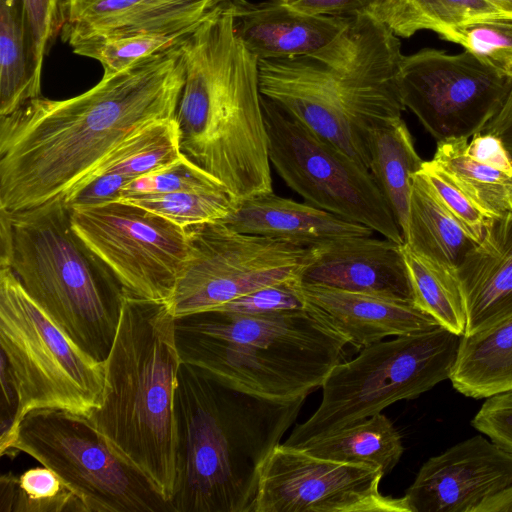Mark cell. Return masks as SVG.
<instances>
[{"label": "cell", "mask_w": 512, "mask_h": 512, "mask_svg": "<svg viewBox=\"0 0 512 512\" xmlns=\"http://www.w3.org/2000/svg\"><path fill=\"white\" fill-rule=\"evenodd\" d=\"M185 78L179 45L147 57L84 93L39 96L0 117V209L64 200L123 141L174 118Z\"/></svg>", "instance_id": "obj_1"}, {"label": "cell", "mask_w": 512, "mask_h": 512, "mask_svg": "<svg viewBox=\"0 0 512 512\" xmlns=\"http://www.w3.org/2000/svg\"><path fill=\"white\" fill-rule=\"evenodd\" d=\"M306 398L274 401L180 364L171 512H253L261 470Z\"/></svg>", "instance_id": "obj_2"}, {"label": "cell", "mask_w": 512, "mask_h": 512, "mask_svg": "<svg viewBox=\"0 0 512 512\" xmlns=\"http://www.w3.org/2000/svg\"><path fill=\"white\" fill-rule=\"evenodd\" d=\"M179 49L182 153L237 199L273 192L259 60L237 36L226 5L211 9Z\"/></svg>", "instance_id": "obj_3"}, {"label": "cell", "mask_w": 512, "mask_h": 512, "mask_svg": "<svg viewBox=\"0 0 512 512\" xmlns=\"http://www.w3.org/2000/svg\"><path fill=\"white\" fill-rule=\"evenodd\" d=\"M401 42L385 24L353 17L330 46L260 60L261 94L369 169V137L406 109L399 90Z\"/></svg>", "instance_id": "obj_4"}, {"label": "cell", "mask_w": 512, "mask_h": 512, "mask_svg": "<svg viewBox=\"0 0 512 512\" xmlns=\"http://www.w3.org/2000/svg\"><path fill=\"white\" fill-rule=\"evenodd\" d=\"M181 363L167 303L123 291L118 328L103 362L101 403L88 417L168 503L175 480L174 395Z\"/></svg>", "instance_id": "obj_5"}, {"label": "cell", "mask_w": 512, "mask_h": 512, "mask_svg": "<svg viewBox=\"0 0 512 512\" xmlns=\"http://www.w3.org/2000/svg\"><path fill=\"white\" fill-rule=\"evenodd\" d=\"M175 339L182 362L274 401L306 398L321 388L349 344L309 303L268 315L210 310L178 317Z\"/></svg>", "instance_id": "obj_6"}, {"label": "cell", "mask_w": 512, "mask_h": 512, "mask_svg": "<svg viewBox=\"0 0 512 512\" xmlns=\"http://www.w3.org/2000/svg\"><path fill=\"white\" fill-rule=\"evenodd\" d=\"M10 217L12 271L76 345L104 362L121 315V284L76 234L63 200Z\"/></svg>", "instance_id": "obj_7"}, {"label": "cell", "mask_w": 512, "mask_h": 512, "mask_svg": "<svg viewBox=\"0 0 512 512\" xmlns=\"http://www.w3.org/2000/svg\"><path fill=\"white\" fill-rule=\"evenodd\" d=\"M460 337L437 326L379 341L354 359L340 361L322 384L316 411L283 444L301 447L450 379Z\"/></svg>", "instance_id": "obj_8"}, {"label": "cell", "mask_w": 512, "mask_h": 512, "mask_svg": "<svg viewBox=\"0 0 512 512\" xmlns=\"http://www.w3.org/2000/svg\"><path fill=\"white\" fill-rule=\"evenodd\" d=\"M0 344L16 389L12 430L0 444L8 453L24 416L62 409L90 416L99 407L104 364L86 354L30 297L11 268H0Z\"/></svg>", "instance_id": "obj_9"}, {"label": "cell", "mask_w": 512, "mask_h": 512, "mask_svg": "<svg viewBox=\"0 0 512 512\" xmlns=\"http://www.w3.org/2000/svg\"><path fill=\"white\" fill-rule=\"evenodd\" d=\"M10 451L53 470L86 512H171L168 501L111 448L88 416L32 410L19 423Z\"/></svg>", "instance_id": "obj_10"}, {"label": "cell", "mask_w": 512, "mask_h": 512, "mask_svg": "<svg viewBox=\"0 0 512 512\" xmlns=\"http://www.w3.org/2000/svg\"><path fill=\"white\" fill-rule=\"evenodd\" d=\"M271 165L307 203L404 244L370 170L262 95Z\"/></svg>", "instance_id": "obj_11"}, {"label": "cell", "mask_w": 512, "mask_h": 512, "mask_svg": "<svg viewBox=\"0 0 512 512\" xmlns=\"http://www.w3.org/2000/svg\"><path fill=\"white\" fill-rule=\"evenodd\" d=\"M189 254L167 303L175 318L216 309L256 289L290 279L311 247L235 231L221 221L186 228Z\"/></svg>", "instance_id": "obj_12"}, {"label": "cell", "mask_w": 512, "mask_h": 512, "mask_svg": "<svg viewBox=\"0 0 512 512\" xmlns=\"http://www.w3.org/2000/svg\"><path fill=\"white\" fill-rule=\"evenodd\" d=\"M69 209L74 231L123 291L169 302L189 254L186 228L124 201Z\"/></svg>", "instance_id": "obj_13"}, {"label": "cell", "mask_w": 512, "mask_h": 512, "mask_svg": "<svg viewBox=\"0 0 512 512\" xmlns=\"http://www.w3.org/2000/svg\"><path fill=\"white\" fill-rule=\"evenodd\" d=\"M511 82L468 51L422 49L403 56L399 71L404 107L437 142L482 132L502 108Z\"/></svg>", "instance_id": "obj_14"}, {"label": "cell", "mask_w": 512, "mask_h": 512, "mask_svg": "<svg viewBox=\"0 0 512 512\" xmlns=\"http://www.w3.org/2000/svg\"><path fill=\"white\" fill-rule=\"evenodd\" d=\"M383 476L280 443L261 470L253 512H411L404 496L381 493Z\"/></svg>", "instance_id": "obj_15"}, {"label": "cell", "mask_w": 512, "mask_h": 512, "mask_svg": "<svg viewBox=\"0 0 512 512\" xmlns=\"http://www.w3.org/2000/svg\"><path fill=\"white\" fill-rule=\"evenodd\" d=\"M512 486V453L481 435L429 458L404 497L411 512H475Z\"/></svg>", "instance_id": "obj_16"}, {"label": "cell", "mask_w": 512, "mask_h": 512, "mask_svg": "<svg viewBox=\"0 0 512 512\" xmlns=\"http://www.w3.org/2000/svg\"><path fill=\"white\" fill-rule=\"evenodd\" d=\"M299 281L416 304L403 244L385 237L352 236L311 247Z\"/></svg>", "instance_id": "obj_17"}, {"label": "cell", "mask_w": 512, "mask_h": 512, "mask_svg": "<svg viewBox=\"0 0 512 512\" xmlns=\"http://www.w3.org/2000/svg\"><path fill=\"white\" fill-rule=\"evenodd\" d=\"M224 5L237 36L259 61L315 54L334 43L353 18L306 14L285 0H231Z\"/></svg>", "instance_id": "obj_18"}, {"label": "cell", "mask_w": 512, "mask_h": 512, "mask_svg": "<svg viewBox=\"0 0 512 512\" xmlns=\"http://www.w3.org/2000/svg\"><path fill=\"white\" fill-rule=\"evenodd\" d=\"M220 221L241 233L280 239L304 247L320 246L352 236H372L374 233L365 225L273 192L237 199L235 208Z\"/></svg>", "instance_id": "obj_19"}, {"label": "cell", "mask_w": 512, "mask_h": 512, "mask_svg": "<svg viewBox=\"0 0 512 512\" xmlns=\"http://www.w3.org/2000/svg\"><path fill=\"white\" fill-rule=\"evenodd\" d=\"M215 0H68L60 38L194 29Z\"/></svg>", "instance_id": "obj_20"}, {"label": "cell", "mask_w": 512, "mask_h": 512, "mask_svg": "<svg viewBox=\"0 0 512 512\" xmlns=\"http://www.w3.org/2000/svg\"><path fill=\"white\" fill-rule=\"evenodd\" d=\"M306 301L320 310L355 348L363 349L387 336L429 330L440 324L414 303L304 285Z\"/></svg>", "instance_id": "obj_21"}, {"label": "cell", "mask_w": 512, "mask_h": 512, "mask_svg": "<svg viewBox=\"0 0 512 512\" xmlns=\"http://www.w3.org/2000/svg\"><path fill=\"white\" fill-rule=\"evenodd\" d=\"M467 310L464 335L512 316V216L496 218L457 267Z\"/></svg>", "instance_id": "obj_22"}, {"label": "cell", "mask_w": 512, "mask_h": 512, "mask_svg": "<svg viewBox=\"0 0 512 512\" xmlns=\"http://www.w3.org/2000/svg\"><path fill=\"white\" fill-rule=\"evenodd\" d=\"M450 380L459 393L476 399L512 390V316L460 337Z\"/></svg>", "instance_id": "obj_23"}, {"label": "cell", "mask_w": 512, "mask_h": 512, "mask_svg": "<svg viewBox=\"0 0 512 512\" xmlns=\"http://www.w3.org/2000/svg\"><path fill=\"white\" fill-rule=\"evenodd\" d=\"M403 240L418 255L456 269L476 244L420 172L412 176L409 217Z\"/></svg>", "instance_id": "obj_24"}, {"label": "cell", "mask_w": 512, "mask_h": 512, "mask_svg": "<svg viewBox=\"0 0 512 512\" xmlns=\"http://www.w3.org/2000/svg\"><path fill=\"white\" fill-rule=\"evenodd\" d=\"M369 170L378 184L404 236L412 189V176L423 160L402 117L375 128L369 137Z\"/></svg>", "instance_id": "obj_25"}, {"label": "cell", "mask_w": 512, "mask_h": 512, "mask_svg": "<svg viewBox=\"0 0 512 512\" xmlns=\"http://www.w3.org/2000/svg\"><path fill=\"white\" fill-rule=\"evenodd\" d=\"M297 448L328 460L380 468L384 476L404 452L401 435L381 412Z\"/></svg>", "instance_id": "obj_26"}, {"label": "cell", "mask_w": 512, "mask_h": 512, "mask_svg": "<svg viewBox=\"0 0 512 512\" xmlns=\"http://www.w3.org/2000/svg\"><path fill=\"white\" fill-rule=\"evenodd\" d=\"M41 96L21 0H0V117Z\"/></svg>", "instance_id": "obj_27"}, {"label": "cell", "mask_w": 512, "mask_h": 512, "mask_svg": "<svg viewBox=\"0 0 512 512\" xmlns=\"http://www.w3.org/2000/svg\"><path fill=\"white\" fill-rule=\"evenodd\" d=\"M371 16L397 37L409 38L420 30H430L441 38L470 22L507 15L488 0H384Z\"/></svg>", "instance_id": "obj_28"}, {"label": "cell", "mask_w": 512, "mask_h": 512, "mask_svg": "<svg viewBox=\"0 0 512 512\" xmlns=\"http://www.w3.org/2000/svg\"><path fill=\"white\" fill-rule=\"evenodd\" d=\"M403 252L415 294V303L440 326L462 336L466 332L467 310L457 269L413 252Z\"/></svg>", "instance_id": "obj_29"}, {"label": "cell", "mask_w": 512, "mask_h": 512, "mask_svg": "<svg viewBox=\"0 0 512 512\" xmlns=\"http://www.w3.org/2000/svg\"><path fill=\"white\" fill-rule=\"evenodd\" d=\"M181 155L176 118L157 120L123 141L84 183L105 173L120 174L134 180L169 166Z\"/></svg>", "instance_id": "obj_30"}, {"label": "cell", "mask_w": 512, "mask_h": 512, "mask_svg": "<svg viewBox=\"0 0 512 512\" xmlns=\"http://www.w3.org/2000/svg\"><path fill=\"white\" fill-rule=\"evenodd\" d=\"M468 139L437 142L432 160L495 218L512 216V177L466 153Z\"/></svg>", "instance_id": "obj_31"}, {"label": "cell", "mask_w": 512, "mask_h": 512, "mask_svg": "<svg viewBox=\"0 0 512 512\" xmlns=\"http://www.w3.org/2000/svg\"><path fill=\"white\" fill-rule=\"evenodd\" d=\"M193 30L97 34L75 37L66 43L75 54L98 61L103 68L102 77H109L178 46Z\"/></svg>", "instance_id": "obj_32"}, {"label": "cell", "mask_w": 512, "mask_h": 512, "mask_svg": "<svg viewBox=\"0 0 512 512\" xmlns=\"http://www.w3.org/2000/svg\"><path fill=\"white\" fill-rule=\"evenodd\" d=\"M0 512H86L77 495L42 465L0 479Z\"/></svg>", "instance_id": "obj_33"}, {"label": "cell", "mask_w": 512, "mask_h": 512, "mask_svg": "<svg viewBox=\"0 0 512 512\" xmlns=\"http://www.w3.org/2000/svg\"><path fill=\"white\" fill-rule=\"evenodd\" d=\"M187 228L224 219L235 208L237 198L227 191H185L134 195L120 198Z\"/></svg>", "instance_id": "obj_34"}, {"label": "cell", "mask_w": 512, "mask_h": 512, "mask_svg": "<svg viewBox=\"0 0 512 512\" xmlns=\"http://www.w3.org/2000/svg\"><path fill=\"white\" fill-rule=\"evenodd\" d=\"M441 39L461 45L479 61L512 77V18L490 17L447 32Z\"/></svg>", "instance_id": "obj_35"}, {"label": "cell", "mask_w": 512, "mask_h": 512, "mask_svg": "<svg viewBox=\"0 0 512 512\" xmlns=\"http://www.w3.org/2000/svg\"><path fill=\"white\" fill-rule=\"evenodd\" d=\"M185 191L228 192L222 183L182 153L169 166L130 181L123 188L120 198Z\"/></svg>", "instance_id": "obj_36"}, {"label": "cell", "mask_w": 512, "mask_h": 512, "mask_svg": "<svg viewBox=\"0 0 512 512\" xmlns=\"http://www.w3.org/2000/svg\"><path fill=\"white\" fill-rule=\"evenodd\" d=\"M419 172L467 234L478 243L496 218L474 201L434 160L424 161Z\"/></svg>", "instance_id": "obj_37"}, {"label": "cell", "mask_w": 512, "mask_h": 512, "mask_svg": "<svg viewBox=\"0 0 512 512\" xmlns=\"http://www.w3.org/2000/svg\"><path fill=\"white\" fill-rule=\"evenodd\" d=\"M21 3L34 68L41 77L44 58L65 24L68 0H21Z\"/></svg>", "instance_id": "obj_38"}, {"label": "cell", "mask_w": 512, "mask_h": 512, "mask_svg": "<svg viewBox=\"0 0 512 512\" xmlns=\"http://www.w3.org/2000/svg\"><path fill=\"white\" fill-rule=\"evenodd\" d=\"M307 306L301 283L296 278L266 285L213 310L268 315L303 310Z\"/></svg>", "instance_id": "obj_39"}, {"label": "cell", "mask_w": 512, "mask_h": 512, "mask_svg": "<svg viewBox=\"0 0 512 512\" xmlns=\"http://www.w3.org/2000/svg\"><path fill=\"white\" fill-rule=\"evenodd\" d=\"M471 424L495 444L512 453V390L488 397Z\"/></svg>", "instance_id": "obj_40"}, {"label": "cell", "mask_w": 512, "mask_h": 512, "mask_svg": "<svg viewBox=\"0 0 512 512\" xmlns=\"http://www.w3.org/2000/svg\"><path fill=\"white\" fill-rule=\"evenodd\" d=\"M132 179L115 173L98 175L71 192L63 201L68 206H93L118 201Z\"/></svg>", "instance_id": "obj_41"}, {"label": "cell", "mask_w": 512, "mask_h": 512, "mask_svg": "<svg viewBox=\"0 0 512 512\" xmlns=\"http://www.w3.org/2000/svg\"><path fill=\"white\" fill-rule=\"evenodd\" d=\"M383 1L384 0H287L290 6L300 12L312 15L338 17L371 15Z\"/></svg>", "instance_id": "obj_42"}, {"label": "cell", "mask_w": 512, "mask_h": 512, "mask_svg": "<svg viewBox=\"0 0 512 512\" xmlns=\"http://www.w3.org/2000/svg\"><path fill=\"white\" fill-rule=\"evenodd\" d=\"M466 153L512 177V155L498 136L488 132L475 134L467 143Z\"/></svg>", "instance_id": "obj_43"}, {"label": "cell", "mask_w": 512, "mask_h": 512, "mask_svg": "<svg viewBox=\"0 0 512 512\" xmlns=\"http://www.w3.org/2000/svg\"><path fill=\"white\" fill-rule=\"evenodd\" d=\"M482 132L498 136L512 155V82L502 108Z\"/></svg>", "instance_id": "obj_44"}, {"label": "cell", "mask_w": 512, "mask_h": 512, "mask_svg": "<svg viewBox=\"0 0 512 512\" xmlns=\"http://www.w3.org/2000/svg\"><path fill=\"white\" fill-rule=\"evenodd\" d=\"M13 231L10 213L0 209V268H11Z\"/></svg>", "instance_id": "obj_45"}, {"label": "cell", "mask_w": 512, "mask_h": 512, "mask_svg": "<svg viewBox=\"0 0 512 512\" xmlns=\"http://www.w3.org/2000/svg\"><path fill=\"white\" fill-rule=\"evenodd\" d=\"M475 512H512V486L484 501Z\"/></svg>", "instance_id": "obj_46"}, {"label": "cell", "mask_w": 512, "mask_h": 512, "mask_svg": "<svg viewBox=\"0 0 512 512\" xmlns=\"http://www.w3.org/2000/svg\"><path fill=\"white\" fill-rule=\"evenodd\" d=\"M501 12L512 18V0H488Z\"/></svg>", "instance_id": "obj_47"}, {"label": "cell", "mask_w": 512, "mask_h": 512, "mask_svg": "<svg viewBox=\"0 0 512 512\" xmlns=\"http://www.w3.org/2000/svg\"><path fill=\"white\" fill-rule=\"evenodd\" d=\"M229 1H231V0H215V1H214V5H215V7H216V6H218V5H222V4L227 3V2H229Z\"/></svg>", "instance_id": "obj_48"}, {"label": "cell", "mask_w": 512, "mask_h": 512, "mask_svg": "<svg viewBox=\"0 0 512 512\" xmlns=\"http://www.w3.org/2000/svg\"><path fill=\"white\" fill-rule=\"evenodd\" d=\"M287 1V0H286Z\"/></svg>", "instance_id": "obj_49"}]
</instances>
